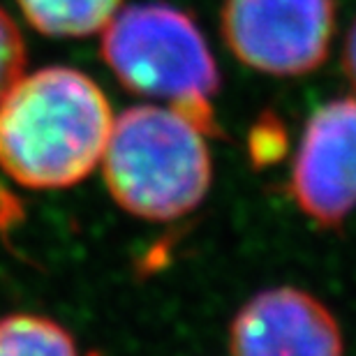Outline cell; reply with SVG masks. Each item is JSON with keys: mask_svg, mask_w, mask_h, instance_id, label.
Wrapping results in <instances>:
<instances>
[{"mask_svg": "<svg viewBox=\"0 0 356 356\" xmlns=\"http://www.w3.org/2000/svg\"><path fill=\"white\" fill-rule=\"evenodd\" d=\"M296 206L322 227L356 211V95L322 104L305 123L289 174Z\"/></svg>", "mask_w": 356, "mask_h": 356, "instance_id": "obj_5", "label": "cell"}, {"mask_svg": "<svg viewBox=\"0 0 356 356\" xmlns=\"http://www.w3.org/2000/svg\"><path fill=\"white\" fill-rule=\"evenodd\" d=\"M343 67L347 79L352 81V86L356 88V21L352 24L350 33L345 38V54H343Z\"/></svg>", "mask_w": 356, "mask_h": 356, "instance_id": "obj_10", "label": "cell"}, {"mask_svg": "<svg viewBox=\"0 0 356 356\" xmlns=\"http://www.w3.org/2000/svg\"><path fill=\"white\" fill-rule=\"evenodd\" d=\"M225 44L243 65L270 76L308 74L329 58L333 0H225Z\"/></svg>", "mask_w": 356, "mask_h": 356, "instance_id": "obj_4", "label": "cell"}, {"mask_svg": "<svg viewBox=\"0 0 356 356\" xmlns=\"http://www.w3.org/2000/svg\"><path fill=\"white\" fill-rule=\"evenodd\" d=\"M26 44L14 19L0 7V102L24 76Z\"/></svg>", "mask_w": 356, "mask_h": 356, "instance_id": "obj_9", "label": "cell"}, {"mask_svg": "<svg viewBox=\"0 0 356 356\" xmlns=\"http://www.w3.org/2000/svg\"><path fill=\"white\" fill-rule=\"evenodd\" d=\"M111 125L109 99L88 74L35 70L0 102V169L28 190L72 188L102 162Z\"/></svg>", "mask_w": 356, "mask_h": 356, "instance_id": "obj_1", "label": "cell"}, {"mask_svg": "<svg viewBox=\"0 0 356 356\" xmlns=\"http://www.w3.org/2000/svg\"><path fill=\"white\" fill-rule=\"evenodd\" d=\"M0 356H79V350L56 319L14 312L0 317Z\"/></svg>", "mask_w": 356, "mask_h": 356, "instance_id": "obj_8", "label": "cell"}, {"mask_svg": "<svg viewBox=\"0 0 356 356\" xmlns=\"http://www.w3.org/2000/svg\"><path fill=\"white\" fill-rule=\"evenodd\" d=\"M24 19L49 38H86L116 17L123 0H17Z\"/></svg>", "mask_w": 356, "mask_h": 356, "instance_id": "obj_7", "label": "cell"}, {"mask_svg": "<svg viewBox=\"0 0 356 356\" xmlns=\"http://www.w3.org/2000/svg\"><path fill=\"white\" fill-rule=\"evenodd\" d=\"M206 137L172 106L139 104L113 116L99 162L111 199L151 222L188 216L204 202L213 181Z\"/></svg>", "mask_w": 356, "mask_h": 356, "instance_id": "obj_2", "label": "cell"}, {"mask_svg": "<svg viewBox=\"0 0 356 356\" xmlns=\"http://www.w3.org/2000/svg\"><path fill=\"white\" fill-rule=\"evenodd\" d=\"M99 54L113 76L134 95L165 99L206 134H218L213 99L220 70L202 28L167 3H137L102 28Z\"/></svg>", "mask_w": 356, "mask_h": 356, "instance_id": "obj_3", "label": "cell"}, {"mask_svg": "<svg viewBox=\"0 0 356 356\" xmlns=\"http://www.w3.org/2000/svg\"><path fill=\"white\" fill-rule=\"evenodd\" d=\"M232 356H345L338 319L317 296L270 287L248 298L229 324Z\"/></svg>", "mask_w": 356, "mask_h": 356, "instance_id": "obj_6", "label": "cell"}]
</instances>
